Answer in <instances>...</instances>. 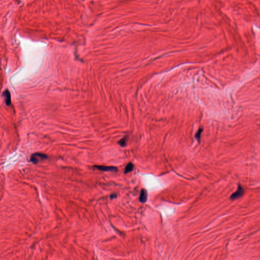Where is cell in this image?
Segmentation results:
<instances>
[{"mask_svg": "<svg viewBox=\"0 0 260 260\" xmlns=\"http://www.w3.org/2000/svg\"><path fill=\"white\" fill-rule=\"evenodd\" d=\"M133 168H134V165L132 163H130L128 164V165H127L125 169H124V173L127 174V173H129L132 171Z\"/></svg>", "mask_w": 260, "mask_h": 260, "instance_id": "obj_6", "label": "cell"}, {"mask_svg": "<svg viewBox=\"0 0 260 260\" xmlns=\"http://www.w3.org/2000/svg\"><path fill=\"white\" fill-rule=\"evenodd\" d=\"M94 168L102 171L117 172L118 171L117 168L112 166H105L100 165H95Z\"/></svg>", "mask_w": 260, "mask_h": 260, "instance_id": "obj_3", "label": "cell"}, {"mask_svg": "<svg viewBox=\"0 0 260 260\" xmlns=\"http://www.w3.org/2000/svg\"><path fill=\"white\" fill-rule=\"evenodd\" d=\"M139 199H140V201L143 203H144L146 202L147 199V192L146 190L142 189L141 190Z\"/></svg>", "mask_w": 260, "mask_h": 260, "instance_id": "obj_5", "label": "cell"}, {"mask_svg": "<svg viewBox=\"0 0 260 260\" xmlns=\"http://www.w3.org/2000/svg\"><path fill=\"white\" fill-rule=\"evenodd\" d=\"M202 131H203V129H202V128L199 129L198 130V131H197V133L195 135L196 138L197 139V140L199 141H200V139L201 135V134H202Z\"/></svg>", "mask_w": 260, "mask_h": 260, "instance_id": "obj_8", "label": "cell"}, {"mask_svg": "<svg viewBox=\"0 0 260 260\" xmlns=\"http://www.w3.org/2000/svg\"><path fill=\"white\" fill-rule=\"evenodd\" d=\"M244 193H245V190H244V188L241 186V184H239L238 186L237 191L231 195L230 198L232 200H234L239 199L244 195Z\"/></svg>", "mask_w": 260, "mask_h": 260, "instance_id": "obj_2", "label": "cell"}, {"mask_svg": "<svg viewBox=\"0 0 260 260\" xmlns=\"http://www.w3.org/2000/svg\"><path fill=\"white\" fill-rule=\"evenodd\" d=\"M3 96L4 98V101L6 105L9 106L11 105V94L9 91H8V89H6L3 93Z\"/></svg>", "mask_w": 260, "mask_h": 260, "instance_id": "obj_4", "label": "cell"}, {"mask_svg": "<svg viewBox=\"0 0 260 260\" xmlns=\"http://www.w3.org/2000/svg\"><path fill=\"white\" fill-rule=\"evenodd\" d=\"M48 158L47 155L45 154H42V153H35L31 155L30 161L31 162L34 164H37L39 162L46 160Z\"/></svg>", "mask_w": 260, "mask_h": 260, "instance_id": "obj_1", "label": "cell"}, {"mask_svg": "<svg viewBox=\"0 0 260 260\" xmlns=\"http://www.w3.org/2000/svg\"><path fill=\"white\" fill-rule=\"evenodd\" d=\"M127 138H128L127 137H124L121 140H120L118 141V144H120V146L122 147H124L126 146L127 143V140H128Z\"/></svg>", "mask_w": 260, "mask_h": 260, "instance_id": "obj_7", "label": "cell"}, {"mask_svg": "<svg viewBox=\"0 0 260 260\" xmlns=\"http://www.w3.org/2000/svg\"><path fill=\"white\" fill-rule=\"evenodd\" d=\"M116 197H117V195H116V194H113L110 195V198L111 199H113L116 198Z\"/></svg>", "mask_w": 260, "mask_h": 260, "instance_id": "obj_9", "label": "cell"}]
</instances>
